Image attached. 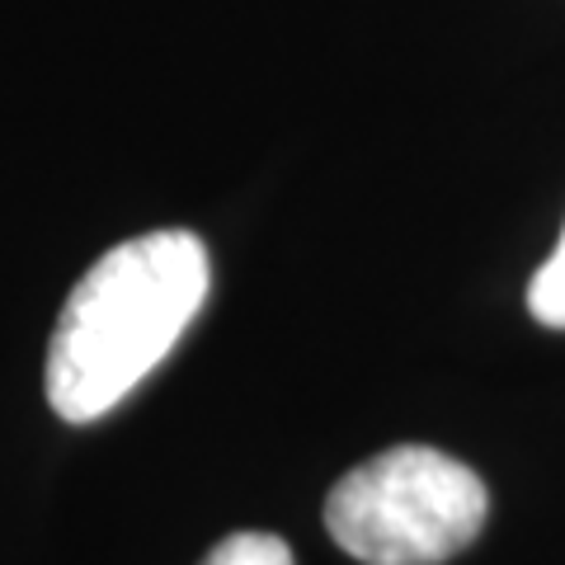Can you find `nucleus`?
<instances>
[{
  "label": "nucleus",
  "mask_w": 565,
  "mask_h": 565,
  "mask_svg": "<svg viewBox=\"0 0 565 565\" xmlns=\"http://www.w3.org/2000/svg\"><path fill=\"white\" fill-rule=\"evenodd\" d=\"M212 264L180 226L99 255L71 288L47 344V401L71 424L104 419L137 392L203 311Z\"/></svg>",
  "instance_id": "obj_1"
},
{
  "label": "nucleus",
  "mask_w": 565,
  "mask_h": 565,
  "mask_svg": "<svg viewBox=\"0 0 565 565\" xmlns=\"http://www.w3.org/2000/svg\"><path fill=\"white\" fill-rule=\"evenodd\" d=\"M486 481L438 448H386L326 500V527L363 565H438L481 537Z\"/></svg>",
  "instance_id": "obj_2"
},
{
  "label": "nucleus",
  "mask_w": 565,
  "mask_h": 565,
  "mask_svg": "<svg viewBox=\"0 0 565 565\" xmlns=\"http://www.w3.org/2000/svg\"><path fill=\"white\" fill-rule=\"evenodd\" d=\"M527 311H533L542 326L565 330V232L556 241L552 259H546L542 269L533 274V288H527Z\"/></svg>",
  "instance_id": "obj_3"
},
{
  "label": "nucleus",
  "mask_w": 565,
  "mask_h": 565,
  "mask_svg": "<svg viewBox=\"0 0 565 565\" xmlns=\"http://www.w3.org/2000/svg\"><path fill=\"white\" fill-rule=\"evenodd\" d=\"M203 565H292V552L274 533H232L212 546Z\"/></svg>",
  "instance_id": "obj_4"
}]
</instances>
